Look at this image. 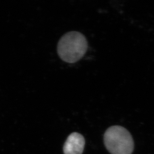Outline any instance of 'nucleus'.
<instances>
[{"instance_id": "f257e3e1", "label": "nucleus", "mask_w": 154, "mask_h": 154, "mask_svg": "<svg viewBox=\"0 0 154 154\" xmlns=\"http://www.w3.org/2000/svg\"><path fill=\"white\" fill-rule=\"evenodd\" d=\"M87 39L78 32H70L63 35L57 45V53L60 58L66 63L79 61L87 51Z\"/></svg>"}, {"instance_id": "f03ea898", "label": "nucleus", "mask_w": 154, "mask_h": 154, "mask_svg": "<svg viewBox=\"0 0 154 154\" xmlns=\"http://www.w3.org/2000/svg\"><path fill=\"white\" fill-rule=\"evenodd\" d=\"M105 145L111 154H131L134 143L129 132L120 126L110 127L104 135Z\"/></svg>"}, {"instance_id": "7ed1b4c3", "label": "nucleus", "mask_w": 154, "mask_h": 154, "mask_svg": "<svg viewBox=\"0 0 154 154\" xmlns=\"http://www.w3.org/2000/svg\"><path fill=\"white\" fill-rule=\"evenodd\" d=\"M85 146L83 136L78 133H72L69 136L63 146L64 154H82Z\"/></svg>"}]
</instances>
